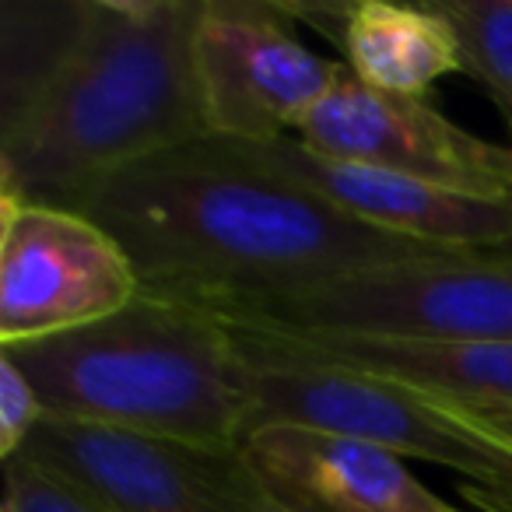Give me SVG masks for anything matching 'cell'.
<instances>
[{
    "instance_id": "cell-16",
    "label": "cell",
    "mask_w": 512,
    "mask_h": 512,
    "mask_svg": "<svg viewBox=\"0 0 512 512\" xmlns=\"http://www.w3.org/2000/svg\"><path fill=\"white\" fill-rule=\"evenodd\" d=\"M0 512H102L95 502L25 460L4 463V502Z\"/></svg>"
},
{
    "instance_id": "cell-11",
    "label": "cell",
    "mask_w": 512,
    "mask_h": 512,
    "mask_svg": "<svg viewBox=\"0 0 512 512\" xmlns=\"http://www.w3.org/2000/svg\"><path fill=\"white\" fill-rule=\"evenodd\" d=\"M267 502L285 512H460L397 453L302 425H260L242 442Z\"/></svg>"
},
{
    "instance_id": "cell-12",
    "label": "cell",
    "mask_w": 512,
    "mask_h": 512,
    "mask_svg": "<svg viewBox=\"0 0 512 512\" xmlns=\"http://www.w3.org/2000/svg\"><path fill=\"white\" fill-rule=\"evenodd\" d=\"M271 334V330H267ZM285 337L292 348L341 369L407 386L467 411H512V344L397 341V337Z\"/></svg>"
},
{
    "instance_id": "cell-15",
    "label": "cell",
    "mask_w": 512,
    "mask_h": 512,
    "mask_svg": "<svg viewBox=\"0 0 512 512\" xmlns=\"http://www.w3.org/2000/svg\"><path fill=\"white\" fill-rule=\"evenodd\" d=\"M460 39L463 74L477 81L512 127V0H435Z\"/></svg>"
},
{
    "instance_id": "cell-19",
    "label": "cell",
    "mask_w": 512,
    "mask_h": 512,
    "mask_svg": "<svg viewBox=\"0 0 512 512\" xmlns=\"http://www.w3.org/2000/svg\"><path fill=\"white\" fill-rule=\"evenodd\" d=\"M505 148H509V183H512V127H509V144H505Z\"/></svg>"
},
{
    "instance_id": "cell-3",
    "label": "cell",
    "mask_w": 512,
    "mask_h": 512,
    "mask_svg": "<svg viewBox=\"0 0 512 512\" xmlns=\"http://www.w3.org/2000/svg\"><path fill=\"white\" fill-rule=\"evenodd\" d=\"M0 355L53 418L214 449H242L249 435L232 327L193 302L141 292L116 316Z\"/></svg>"
},
{
    "instance_id": "cell-7",
    "label": "cell",
    "mask_w": 512,
    "mask_h": 512,
    "mask_svg": "<svg viewBox=\"0 0 512 512\" xmlns=\"http://www.w3.org/2000/svg\"><path fill=\"white\" fill-rule=\"evenodd\" d=\"M137 295L130 256L99 221L0 193V348L71 334Z\"/></svg>"
},
{
    "instance_id": "cell-10",
    "label": "cell",
    "mask_w": 512,
    "mask_h": 512,
    "mask_svg": "<svg viewBox=\"0 0 512 512\" xmlns=\"http://www.w3.org/2000/svg\"><path fill=\"white\" fill-rule=\"evenodd\" d=\"M204 144L246 169L313 193L323 204L379 232L446 249L512 242V197H477L376 165L341 162L316 155L295 137H278V141L204 137Z\"/></svg>"
},
{
    "instance_id": "cell-8",
    "label": "cell",
    "mask_w": 512,
    "mask_h": 512,
    "mask_svg": "<svg viewBox=\"0 0 512 512\" xmlns=\"http://www.w3.org/2000/svg\"><path fill=\"white\" fill-rule=\"evenodd\" d=\"M207 137L278 141L320 106L344 60L316 57L271 0H204L193 32Z\"/></svg>"
},
{
    "instance_id": "cell-5",
    "label": "cell",
    "mask_w": 512,
    "mask_h": 512,
    "mask_svg": "<svg viewBox=\"0 0 512 512\" xmlns=\"http://www.w3.org/2000/svg\"><path fill=\"white\" fill-rule=\"evenodd\" d=\"M249 330L295 337L512 344V242L442 249L313 288L211 309Z\"/></svg>"
},
{
    "instance_id": "cell-14",
    "label": "cell",
    "mask_w": 512,
    "mask_h": 512,
    "mask_svg": "<svg viewBox=\"0 0 512 512\" xmlns=\"http://www.w3.org/2000/svg\"><path fill=\"white\" fill-rule=\"evenodd\" d=\"M85 0L74 4H4V74L0 116L15 113L60 64L81 25Z\"/></svg>"
},
{
    "instance_id": "cell-18",
    "label": "cell",
    "mask_w": 512,
    "mask_h": 512,
    "mask_svg": "<svg viewBox=\"0 0 512 512\" xmlns=\"http://www.w3.org/2000/svg\"><path fill=\"white\" fill-rule=\"evenodd\" d=\"M463 411H467V407H463ZM467 414L481 428H488L491 435H498V439L512 442V411H467Z\"/></svg>"
},
{
    "instance_id": "cell-1",
    "label": "cell",
    "mask_w": 512,
    "mask_h": 512,
    "mask_svg": "<svg viewBox=\"0 0 512 512\" xmlns=\"http://www.w3.org/2000/svg\"><path fill=\"white\" fill-rule=\"evenodd\" d=\"M78 211L120 242L141 292L204 309L446 249L362 225L299 186L218 155L204 137L109 176Z\"/></svg>"
},
{
    "instance_id": "cell-13",
    "label": "cell",
    "mask_w": 512,
    "mask_h": 512,
    "mask_svg": "<svg viewBox=\"0 0 512 512\" xmlns=\"http://www.w3.org/2000/svg\"><path fill=\"white\" fill-rule=\"evenodd\" d=\"M337 43L348 71L386 95L425 99L439 78L463 71L460 39L432 4H344Z\"/></svg>"
},
{
    "instance_id": "cell-4",
    "label": "cell",
    "mask_w": 512,
    "mask_h": 512,
    "mask_svg": "<svg viewBox=\"0 0 512 512\" xmlns=\"http://www.w3.org/2000/svg\"><path fill=\"white\" fill-rule=\"evenodd\" d=\"M228 327L242 355L249 432L260 425H302L362 439L400 460L414 456L456 470L477 484V502L502 498L498 512L512 509V442L481 428L463 407L320 362L267 330Z\"/></svg>"
},
{
    "instance_id": "cell-9",
    "label": "cell",
    "mask_w": 512,
    "mask_h": 512,
    "mask_svg": "<svg viewBox=\"0 0 512 512\" xmlns=\"http://www.w3.org/2000/svg\"><path fill=\"white\" fill-rule=\"evenodd\" d=\"M292 137L341 162L376 165L477 197H512L509 148L474 137L428 99L376 92L348 64Z\"/></svg>"
},
{
    "instance_id": "cell-17",
    "label": "cell",
    "mask_w": 512,
    "mask_h": 512,
    "mask_svg": "<svg viewBox=\"0 0 512 512\" xmlns=\"http://www.w3.org/2000/svg\"><path fill=\"white\" fill-rule=\"evenodd\" d=\"M43 418L46 407L36 386L11 358L0 355V460H15Z\"/></svg>"
},
{
    "instance_id": "cell-6",
    "label": "cell",
    "mask_w": 512,
    "mask_h": 512,
    "mask_svg": "<svg viewBox=\"0 0 512 512\" xmlns=\"http://www.w3.org/2000/svg\"><path fill=\"white\" fill-rule=\"evenodd\" d=\"M15 460L71 484L102 512H264L242 449L190 446L46 414Z\"/></svg>"
},
{
    "instance_id": "cell-2",
    "label": "cell",
    "mask_w": 512,
    "mask_h": 512,
    "mask_svg": "<svg viewBox=\"0 0 512 512\" xmlns=\"http://www.w3.org/2000/svg\"><path fill=\"white\" fill-rule=\"evenodd\" d=\"M204 0H85L50 78L0 116V193L78 211L109 176L207 137L193 32Z\"/></svg>"
},
{
    "instance_id": "cell-20",
    "label": "cell",
    "mask_w": 512,
    "mask_h": 512,
    "mask_svg": "<svg viewBox=\"0 0 512 512\" xmlns=\"http://www.w3.org/2000/svg\"><path fill=\"white\" fill-rule=\"evenodd\" d=\"M264 512H285V509H278V505H271V502H267V509Z\"/></svg>"
}]
</instances>
